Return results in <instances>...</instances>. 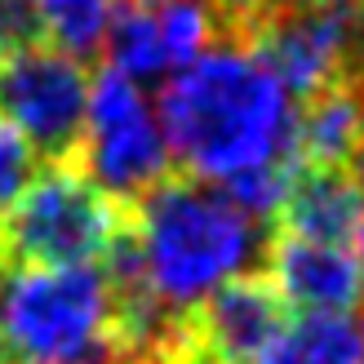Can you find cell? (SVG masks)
<instances>
[{"mask_svg": "<svg viewBox=\"0 0 364 364\" xmlns=\"http://www.w3.org/2000/svg\"><path fill=\"white\" fill-rule=\"evenodd\" d=\"M129 231L147 289L178 320L227 280L262 271L276 235V227L249 218L223 187L187 173L156 182L129 209Z\"/></svg>", "mask_w": 364, "mask_h": 364, "instance_id": "obj_2", "label": "cell"}, {"mask_svg": "<svg viewBox=\"0 0 364 364\" xmlns=\"http://www.w3.org/2000/svg\"><path fill=\"white\" fill-rule=\"evenodd\" d=\"M289 306L262 271L235 276L187 316L191 347L209 364H258L284 333Z\"/></svg>", "mask_w": 364, "mask_h": 364, "instance_id": "obj_7", "label": "cell"}, {"mask_svg": "<svg viewBox=\"0 0 364 364\" xmlns=\"http://www.w3.org/2000/svg\"><path fill=\"white\" fill-rule=\"evenodd\" d=\"M129 223L76 165H41L31 187L0 218L9 267H94Z\"/></svg>", "mask_w": 364, "mask_h": 364, "instance_id": "obj_4", "label": "cell"}, {"mask_svg": "<svg viewBox=\"0 0 364 364\" xmlns=\"http://www.w3.org/2000/svg\"><path fill=\"white\" fill-rule=\"evenodd\" d=\"M280 235L311 245H333L347 249L364 218V196L351 182L347 169H316V165H294L284 205H280Z\"/></svg>", "mask_w": 364, "mask_h": 364, "instance_id": "obj_9", "label": "cell"}, {"mask_svg": "<svg viewBox=\"0 0 364 364\" xmlns=\"http://www.w3.org/2000/svg\"><path fill=\"white\" fill-rule=\"evenodd\" d=\"M41 173V156L31 151V142L0 120V218L14 209V200L31 187V178Z\"/></svg>", "mask_w": 364, "mask_h": 364, "instance_id": "obj_13", "label": "cell"}, {"mask_svg": "<svg viewBox=\"0 0 364 364\" xmlns=\"http://www.w3.org/2000/svg\"><path fill=\"white\" fill-rule=\"evenodd\" d=\"M360 364H364V360H360Z\"/></svg>", "mask_w": 364, "mask_h": 364, "instance_id": "obj_18", "label": "cell"}, {"mask_svg": "<svg viewBox=\"0 0 364 364\" xmlns=\"http://www.w3.org/2000/svg\"><path fill=\"white\" fill-rule=\"evenodd\" d=\"M160 134L187 178L223 182L294 165V98L240 41H218L160 85Z\"/></svg>", "mask_w": 364, "mask_h": 364, "instance_id": "obj_1", "label": "cell"}, {"mask_svg": "<svg viewBox=\"0 0 364 364\" xmlns=\"http://www.w3.org/2000/svg\"><path fill=\"white\" fill-rule=\"evenodd\" d=\"M213 9H218V27H223V36H227L231 23H235V14L245 9V0H213Z\"/></svg>", "mask_w": 364, "mask_h": 364, "instance_id": "obj_15", "label": "cell"}, {"mask_svg": "<svg viewBox=\"0 0 364 364\" xmlns=\"http://www.w3.org/2000/svg\"><path fill=\"white\" fill-rule=\"evenodd\" d=\"M364 360V320L351 316H302L267 347L258 364H360Z\"/></svg>", "mask_w": 364, "mask_h": 364, "instance_id": "obj_11", "label": "cell"}, {"mask_svg": "<svg viewBox=\"0 0 364 364\" xmlns=\"http://www.w3.org/2000/svg\"><path fill=\"white\" fill-rule=\"evenodd\" d=\"M76 169L120 209H134L156 182L173 173V156L147 107V94L112 67L98 71V80L89 85Z\"/></svg>", "mask_w": 364, "mask_h": 364, "instance_id": "obj_5", "label": "cell"}, {"mask_svg": "<svg viewBox=\"0 0 364 364\" xmlns=\"http://www.w3.org/2000/svg\"><path fill=\"white\" fill-rule=\"evenodd\" d=\"M89 76L76 58L23 45L0 53V120L31 142L41 165H76L85 142Z\"/></svg>", "mask_w": 364, "mask_h": 364, "instance_id": "obj_6", "label": "cell"}, {"mask_svg": "<svg viewBox=\"0 0 364 364\" xmlns=\"http://www.w3.org/2000/svg\"><path fill=\"white\" fill-rule=\"evenodd\" d=\"M112 5L116 0H36V18H41L45 45L85 67L89 58L102 53Z\"/></svg>", "mask_w": 364, "mask_h": 364, "instance_id": "obj_12", "label": "cell"}, {"mask_svg": "<svg viewBox=\"0 0 364 364\" xmlns=\"http://www.w3.org/2000/svg\"><path fill=\"white\" fill-rule=\"evenodd\" d=\"M0 364H129L102 267H9L0 280Z\"/></svg>", "mask_w": 364, "mask_h": 364, "instance_id": "obj_3", "label": "cell"}, {"mask_svg": "<svg viewBox=\"0 0 364 364\" xmlns=\"http://www.w3.org/2000/svg\"><path fill=\"white\" fill-rule=\"evenodd\" d=\"M5 271H9V258H5V245H0V280H5Z\"/></svg>", "mask_w": 364, "mask_h": 364, "instance_id": "obj_17", "label": "cell"}, {"mask_svg": "<svg viewBox=\"0 0 364 364\" xmlns=\"http://www.w3.org/2000/svg\"><path fill=\"white\" fill-rule=\"evenodd\" d=\"M262 276L276 284L284 306L294 302L306 316H351L364 306V280L351 249L311 245L294 235H271Z\"/></svg>", "mask_w": 364, "mask_h": 364, "instance_id": "obj_8", "label": "cell"}, {"mask_svg": "<svg viewBox=\"0 0 364 364\" xmlns=\"http://www.w3.org/2000/svg\"><path fill=\"white\" fill-rule=\"evenodd\" d=\"M347 173H351V182H355L360 196H364V129H360V142H355V151L347 160Z\"/></svg>", "mask_w": 364, "mask_h": 364, "instance_id": "obj_16", "label": "cell"}, {"mask_svg": "<svg viewBox=\"0 0 364 364\" xmlns=\"http://www.w3.org/2000/svg\"><path fill=\"white\" fill-rule=\"evenodd\" d=\"M364 129V94L347 85H333L324 94L306 98L294 112V156L298 165L316 169H347V160Z\"/></svg>", "mask_w": 364, "mask_h": 364, "instance_id": "obj_10", "label": "cell"}, {"mask_svg": "<svg viewBox=\"0 0 364 364\" xmlns=\"http://www.w3.org/2000/svg\"><path fill=\"white\" fill-rule=\"evenodd\" d=\"M142 364H209V360L191 347V333H187V342H182V347H173V351H165V355H156V360H142Z\"/></svg>", "mask_w": 364, "mask_h": 364, "instance_id": "obj_14", "label": "cell"}]
</instances>
